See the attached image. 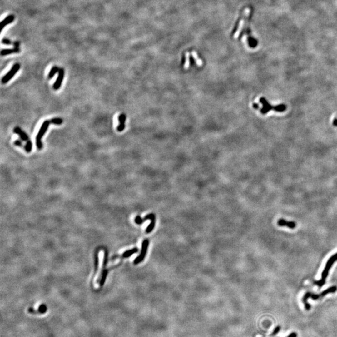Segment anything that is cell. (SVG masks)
I'll return each instance as SVG.
<instances>
[{"mask_svg":"<svg viewBox=\"0 0 337 337\" xmlns=\"http://www.w3.org/2000/svg\"><path fill=\"white\" fill-rule=\"evenodd\" d=\"M337 290V286H332V287H330L329 288H328L327 289H326L325 290H324V292H322L321 294H312L311 292H307L306 293L303 299H302V301L305 305V307L306 309L307 310H310L311 309V306L307 302V300L309 298H311L312 299L314 300H319L320 299H322L324 297H325V295H327V294H332V293H335Z\"/></svg>","mask_w":337,"mask_h":337,"instance_id":"1","label":"cell"},{"mask_svg":"<svg viewBox=\"0 0 337 337\" xmlns=\"http://www.w3.org/2000/svg\"><path fill=\"white\" fill-rule=\"evenodd\" d=\"M337 261V253H336L335 254L333 255L327 261V264H326V265L322 273V277H321V279L320 280H316L315 281L314 283L315 285H316L317 286H318L319 287H322L324 286V285H325V282H326V279L329 275V272L330 270V269L332 268L333 264Z\"/></svg>","mask_w":337,"mask_h":337,"instance_id":"2","label":"cell"},{"mask_svg":"<svg viewBox=\"0 0 337 337\" xmlns=\"http://www.w3.org/2000/svg\"><path fill=\"white\" fill-rule=\"evenodd\" d=\"M260 102L262 104L263 107L260 109V112L262 114H265L267 113L269 111H271L272 109H274L275 111L277 112H284L286 110V106L284 104L277 105L276 106H272L271 104H270L267 99L264 97H262L260 99Z\"/></svg>","mask_w":337,"mask_h":337,"instance_id":"3","label":"cell"},{"mask_svg":"<svg viewBox=\"0 0 337 337\" xmlns=\"http://www.w3.org/2000/svg\"><path fill=\"white\" fill-rule=\"evenodd\" d=\"M50 124H51V122H50L49 120L45 121L42 123L41 128L39 129V130L38 131V133H37V134L36 136V147L39 150H41L42 148V142L41 139H42V137H43V136L47 132V130Z\"/></svg>","mask_w":337,"mask_h":337,"instance_id":"4","label":"cell"},{"mask_svg":"<svg viewBox=\"0 0 337 337\" xmlns=\"http://www.w3.org/2000/svg\"><path fill=\"white\" fill-rule=\"evenodd\" d=\"M250 12H251V9L249 7H247L244 9V12H243V15H242V17L240 19V21H239V23L238 24V26H237V28L235 32V33L234 34V36H233V37L234 39H237L239 37L243 28H244V26L245 24V22L246 21V20L247 19V18L249 17L250 14Z\"/></svg>","mask_w":337,"mask_h":337,"instance_id":"5","label":"cell"},{"mask_svg":"<svg viewBox=\"0 0 337 337\" xmlns=\"http://www.w3.org/2000/svg\"><path fill=\"white\" fill-rule=\"evenodd\" d=\"M19 68H20V64L19 63L14 64L11 67V69L2 77V80H1L2 83L6 84L7 82H9L14 77V76L17 73Z\"/></svg>","mask_w":337,"mask_h":337,"instance_id":"6","label":"cell"},{"mask_svg":"<svg viewBox=\"0 0 337 337\" xmlns=\"http://www.w3.org/2000/svg\"><path fill=\"white\" fill-rule=\"evenodd\" d=\"M149 244V241L148 239L144 240V241L142 242V244L141 253L134 261V264L135 265H137V264L141 263V262H142L144 260V258L146 257L147 252V249H148Z\"/></svg>","mask_w":337,"mask_h":337,"instance_id":"7","label":"cell"},{"mask_svg":"<svg viewBox=\"0 0 337 337\" xmlns=\"http://www.w3.org/2000/svg\"><path fill=\"white\" fill-rule=\"evenodd\" d=\"M64 76V70L63 68H60L58 72L57 77L53 84V88L54 90H58L61 87L62 82L63 81Z\"/></svg>","mask_w":337,"mask_h":337,"instance_id":"8","label":"cell"},{"mask_svg":"<svg viewBox=\"0 0 337 337\" xmlns=\"http://www.w3.org/2000/svg\"><path fill=\"white\" fill-rule=\"evenodd\" d=\"M107 252H106V254L104 255V262H103V265H102V278H101V280L100 281V285L101 286H102L106 281V277H107V271L108 270L107 269H106V263H107Z\"/></svg>","mask_w":337,"mask_h":337,"instance_id":"9","label":"cell"},{"mask_svg":"<svg viewBox=\"0 0 337 337\" xmlns=\"http://www.w3.org/2000/svg\"><path fill=\"white\" fill-rule=\"evenodd\" d=\"M277 224L280 227H287L289 229H294L296 227V223L293 221H287L284 219H280L278 221Z\"/></svg>","mask_w":337,"mask_h":337,"instance_id":"10","label":"cell"},{"mask_svg":"<svg viewBox=\"0 0 337 337\" xmlns=\"http://www.w3.org/2000/svg\"><path fill=\"white\" fill-rule=\"evenodd\" d=\"M13 132H14V133H15V134H17L19 136V137H20L21 141L27 142V141L29 140V136H27V134L25 132H24L20 127H14V129H13Z\"/></svg>","mask_w":337,"mask_h":337,"instance_id":"11","label":"cell"},{"mask_svg":"<svg viewBox=\"0 0 337 337\" xmlns=\"http://www.w3.org/2000/svg\"><path fill=\"white\" fill-rule=\"evenodd\" d=\"M156 219V216L154 214H149L148 215H147L146 216H145L143 219H142L140 216H137L136 219H135V222L137 224H142L144 221H147V220H152V219Z\"/></svg>","mask_w":337,"mask_h":337,"instance_id":"12","label":"cell"},{"mask_svg":"<svg viewBox=\"0 0 337 337\" xmlns=\"http://www.w3.org/2000/svg\"><path fill=\"white\" fill-rule=\"evenodd\" d=\"M27 311L29 313L32 314H42L47 312V307L46 305L42 304L41 306H39V307L37 310H34L32 308H29Z\"/></svg>","mask_w":337,"mask_h":337,"instance_id":"13","label":"cell"},{"mask_svg":"<svg viewBox=\"0 0 337 337\" xmlns=\"http://www.w3.org/2000/svg\"><path fill=\"white\" fill-rule=\"evenodd\" d=\"M138 252V249L137 248H134L131 250H127L124 253H123V254L121 255V256H119V255H116L114 257H113L112 258V259H116L117 258H119V259H124V258H127V257H131L132 255H133L134 254H136Z\"/></svg>","mask_w":337,"mask_h":337,"instance_id":"14","label":"cell"},{"mask_svg":"<svg viewBox=\"0 0 337 337\" xmlns=\"http://www.w3.org/2000/svg\"><path fill=\"white\" fill-rule=\"evenodd\" d=\"M14 16L13 14H9L7 17H6L0 23L1 25V31L3 29V28L6 26L7 24L12 23L14 20Z\"/></svg>","mask_w":337,"mask_h":337,"instance_id":"15","label":"cell"},{"mask_svg":"<svg viewBox=\"0 0 337 337\" xmlns=\"http://www.w3.org/2000/svg\"><path fill=\"white\" fill-rule=\"evenodd\" d=\"M21 50L19 47H14V48H11V49H3L1 51L0 53L2 56H6L10 54L18 53Z\"/></svg>","mask_w":337,"mask_h":337,"instance_id":"16","label":"cell"},{"mask_svg":"<svg viewBox=\"0 0 337 337\" xmlns=\"http://www.w3.org/2000/svg\"><path fill=\"white\" fill-rule=\"evenodd\" d=\"M59 68L57 66H53V67L51 68V69L50 70V71H49V74H48V79H51V78H52V77L54 76V75H55L57 72H59Z\"/></svg>","mask_w":337,"mask_h":337,"instance_id":"17","label":"cell"},{"mask_svg":"<svg viewBox=\"0 0 337 337\" xmlns=\"http://www.w3.org/2000/svg\"><path fill=\"white\" fill-rule=\"evenodd\" d=\"M155 224H156V219L151 220L150 224L149 225V226L146 229V233H147V234L151 233L154 230V228L155 227Z\"/></svg>","mask_w":337,"mask_h":337,"instance_id":"18","label":"cell"},{"mask_svg":"<svg viewBox=\"0 0 337 337\" xmlns=\"http://www.w3.org/2000/svg\"><path fill=\"white\" fill-rule=\"evenodd\" d=\"M192 57H193V58H194V60L196 61V62L197 64V65H198L199 66H202V60H201V59H199V57H198V55H197V52H196V51H193L192 52Z\"/></svg>","mask_w":337,"mask_h":337,"instance_id":"19","label":"cell"},{"mask_svg":"<svg viewBox=\"0 0 337 337\" xmlns=\"http://www.w3.org/2000/svg\"><path fill=\"white\" fill-rule=\"evenodd\" d=\"M32 143L31 140H29L26 142V144L25 145V147H24L25 151L27 153H30L32 151Z\"/></svg>","mask_w":337,"mask_h":337,"instance_id":"20","label":"cell"},{"mask_svg":"<svg viewBox=\"0 0 337 337\" xmlns=\"http://www.w3.org/2000/svg\"><path fill=\"white\" fill-rule=\"evenodd\" d=\"M51 124H55V125H61L63 122V120L62 118L60 117H55L52 118L51 120H49Z\"/></svg>","mask_w":337,"mask_h":337,"instance_id":"21","label":"cell"},{"mask_svg":"<svg viewBox=\"0 0 337 337\" xmlns=\"http://www.w3.org/2000/svg\"><path fill=\"white\" fill-rule=\"evenodd\" d=\"M186 57V61L184 63V68L187 69L190 66V53L189 52H186L185 54Z\"/></svg>","mask_w":337,"mask_h":337,"instance_id":"22","label":"cell"},{"mask_svg":"<svg viewBox=\"0 0 337 337\" xmlns=\"http://www.w3.org/2000/svg\"><path fill=\"white\" fill-rule=\"evenodd\" d=\"M118 119H119V122L120 125H125L126 116V115L124 114H121L119 116Z\"/></svg>","mask_w":337,"mask_h":337,"instance_id":"23","label":"cell"},{"mask_svg":"<svg viewBox=\"0 0 337 337\" xmlns=\"http://www.w3.org/2000/svg\"><path fill=\"white\" fill-rule=\"evenodd\" d=\"M1 42L2 44H4L5 45H11V44H13V42L9 39L7 38H3L2 39V41H1Z\"/></svg>","mask_w":337,"mask_h":337,"instance_id":"24","label":"cell"},{"mask_svg":"<svg viewBox=\"0 0 337 337\" xmlns=\"http://www.w3.org/2000/svg\"><path fill=\"white\" fill-rule=\"evenodd\" d=\"M14 144L15 146H18V147H23V144H22L21 141H20L19 139L16 140V141L14 142Z\"/></svg>","mask_w":337,"mask_h":337,"instance_id":"25","label":"cell"},{"mask_svg":"<svg viewBox=\"0 0 337 337\" xmlns=\"http://www.w3.org/2000/svg\"><path fill=\"white\" fill-rule=\"evenodd\" d=\"M125 128V125H120L119 124L117 127V130L118 132H122Z\"/></svg>","mask_w":337,"mask_h":337,"instance_id":"26","label":"cell"},{"mask_svg":"<svg viewBox=\"0 0 337 337\" xmlns=\"http://www.w3.org/2000/svg\"><path fill=\"white\" fill-rule=\"evenodd\" d=\"M280 327H277V328H275V330H274V332H273V334H272V335H275L276 334H277V333L280 331Z\"/></svg>","mask_w":337,"mask_h":337,"instance_id":"27","label":"cell"},{"mask_svg":"<svg viewBox=\"0 0 337 337\" xmlns=\"http://www.w3.org/2000/svg\"><path fill=\"white\" fill-rule=\"evenodd\" d=\"M20 45L19 42L18 41H15L13 42V46H14V47H19V46Z\"/></svg>","mask_w":337,"mask_h":337,"instance_id":"28","label":"cell"},{"mask_svg":"<svg viewBox=\"0 0 337 337\" xmlns=\"http://www.w3.org/2000/svg\"><path fill=\"white\" fill-rule=\"evenodd\" d=\"M297 337V335L296 333H292L289 336H288L287 337Z\"/></svg>","mask_w":337,"mask_h":337,"instance_id":"29","label":"cell"},{"mask_svg":"<svg viewBox=\"0 0 337 337\" xmlns=\"http://www.w3.org/2000/svg\"><path fill=\"white\" fill-rule=\"evenodd\" d=\"M333 124H334V126H337V118H336V119H335L334 120V122H333Z\"/></svg>","mask_w":337,"mask_h":337,"instance_id":"30","label":"cell"}]
</instances>
